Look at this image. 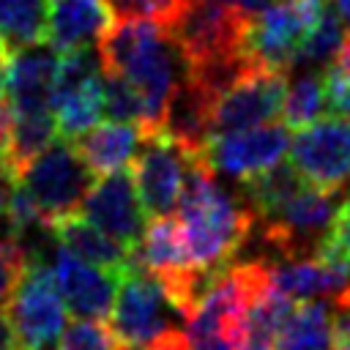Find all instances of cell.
<instances>
[{
	"label": "cell",
	"mask_w": 350,
	"mask_h": 350,
	"mask_svg": "<svg viewBox=\"0 0 350 350\" xmlns=\"http://www.w3.org/2000/svg\"><path fill=\"white\" fill-rule=\"evenodd\" d=\"M178 221L186 238L189 262L200 273L224 268L246 243L254 227V213L246 202L235 200L216 172L194 153L183 194L178 200Z\"/></svg>",
	"instance_id": "cell-2"
},
{
	"label": "cell",
	"mask_w": 350,
	"mask_h": 350,
	"mask_svg": "<svg viewBox=\"0 0 350 350\" xmlns=\"http://www.w3.org/2000/svg\"><path fill=\"white\" fill-rule=\"evenodd\" d=\"M109 314L120 347H145L186 325V312L175 304L164 282L137 260L120 273Z\"/></svg>",
	"instance_id": "cell-4"
},
{
	"label": "cell",
	"mask_w": 350,
	"mask_h": 350,
	"mask_svg": "<svg viewBox=\"0 0 350 350\" xmlns=\"http://www.w3.org/2000/svg\"><path fill=\"white\" fill-rule=\"evenodd\" d=\"M60 55L44 41L8 55L5 63V104L14 115H55L52 93Z\"/></svg>",
	"instance_id": "cell-14"
},
{
	"label": "cell",
	"mask_w": 350,
	"mask_h": 350,
	"mask_svg": "<svg viewBox=\"0 0 350 350\" xmlns=\"http://www.w3.org/2000/svg\"><path fill=\"white\" fill-rule=\"evenodd\" d=\"M142 134H145V129L137 123L109 120V123H96L93 129H88L85 134H79L71 142L93 175H107V172L123 170L134 161Z\"/></svg>",
	"instance_id": "cell-18"
},
{
	"label": "cell",
	"mask_w": 350,
	"mask_h": 350,
	"mask_svg": "<svg viewBox=\"0 0 350 350\" xmlns=\"http://www.w3.org/2000/svg\"><path fill=\"white\" fill-rule=\"evenodd\" d=\"M52 276L55 284L63 295L66 309L74 317H90V320H104L112 312V301L118 293V279L120 273L90 265L71 254L63 246L52 249Z\"/></svg>",
	"instance_id": "cell-15"
},
{
	"label": "cell",
	"mask_w": 350,
	"mask_h": 350,
	"mask_svg": "<svg viewBox=\"0 0 350 350\" xmlns=\"http://www.w3.org/2000/svg\"><path fill=\"white\" fill-rule=\"evenodd\" d=\"M336 194L339 191L317 189L304 180L287 200L257 219L262 221V241H268L282 260L314 254L334 221Z\"/></svg>",
	"instance_id": "cell-9"
},
{
	"label": "cell",
	"mask_w": 350,
	"mask_h": 350,
	"mask_svg": "<svg viewBox=\"0 0 350 350\" xmlns=\"http://www.w3.org/2000/svg\"><path fill=\"white\" fill-rule=\"evenodd\" d=\"M273 350H334L331 306L323 298H304L284 314Z\"/></svg>",
	"instance_id": "cell-21"
},
{
	"label": "cell",
	"mask_w": 350,
	"mask_h": 350,
	"mask_svg": "<svg viewBox=\"0 0 350 350\" xmlns=\"http://www.w3.org/2000/svg\"><path fill=\"white\" fill-rule=\"evenodd\" d=\"M279 3H284V0H279Z\"/></svg>",
	"instance_id": "cell-38"
},
{
	"label": "cell",
	"mask_w": 350,
	"mask_h": 350,
	"mask_svg": "<svg viewBox=\"0 0 350 350\" xmlns=\"http://www.w3.org/2000/svg\"><path fill=\"white\" fill-rule=\"evenodd\" d=\"M287 156L306 183L339 191L350 180V115L314 118L295 129Z\"/></svg>",
	"instance_id": "cell-11"
},
{
	"label": "cell",
	"mask_w": 350,
	"mask_h": 350,
	"mask_svg": "<svg viewBox=\"0 0 350 350\" xmlns=\"http://www.w3.org/2000/svg\"><path fill=\"white\" fill-rule=\"evenodd\" d=\"M49 232L57 246L68 249L71 254H77L90 265L123 273L134 262V254L126 252L118 241H112L101 227H96L82 211L57 216L55 221H49Z\"/></svg>",
	"instance_id": "cell-17"
},
{
	"label": "cell",
	"mask_w": 350,
	"mask_h": 350,
	"mask_svg": "<svg viewBox=\"0 0 350 350\" xmlns=\"http://www.w3.org/2000/svg\"><path fill=\"white\" fill-rule=\"evenodd\" d=\"M0 350H22L16 325H14V320L3 304H0Z\"/></svg>",
	"instance_id": "cell-33"
},
{
	"label": "cell",
	"mask_w": 350,
	"mask_h": 350,
	"mask_svg": "<svg viewBox=\"0 0 350 350\" xmlns=\"http://www.w3.org/2000/svg\"><path fill=\"white\" fill-rule=\"evenodd\" d=\"M16 186H19V170L11 161H0V241H8V243H16L11 216H8Z\"/></svg>",
	"instance_id": "cell-29"
},
{
	"label": "cell",
	"mask_w": 350,
	"mask_h": 350,
	"mask_svg": "<svg viewBox=\"0 0 350 350\" xmlns=\"http://www.w3.org/2000/svg\"><path fill=\"white\" fill-rule=\"evenodd\" d=\"M104 71L120 74L145 101L148 126L164 123V112L186 77V60L167 30L153 19H120L98 41Z\"/></svg>",
	"instance_id": "cell-1"
},
{
	"label": "cell",
	"mask_w": 350,
	"mask_h": 350,
	"mask_svg": "<svg viewBox=\"0 0 350 350\" xmlns=\"http://www.w3.org/2000/svg\"><path fill=\"white\" fill-rule=\"evenodd\" d=\"M347 197H350V186H347Z\"/></svg>",
	"instance_id": "cell-37"
},
{
	"label": "cell",
	"mask_w": 350,
	"mask_h": 350,
	"mask_svg": "<svg viewBox=\"0 0 350 350\" xmlns=\"http://www.w3.org/2000/svg\"><path fill=\"white\" fill-rule=\"evenodd\" d=\"M93 178L96 175L82 161L74 142L63 137H55L44 150L19 167V186L46 221L79 211Z\"/></svg>",
	"instance_id": "cell-6"
},
{
	"label": "cell",
	"mask_w": 350,
	"mask_h": 350,
	"mask_svg": "<svg viewBox=\"0 0 350 350\" xmlns=\"http://www.w3.org/2000/svg\"><path fill=\"white\" fill-rule=\"evenodd\" d=\"M271 287L265 260L227 262L197 295L183 334L191 350H238L252 304Z\"/></svg>",
	"instance_id": "cell-3"
},
{
	"label": "cell",
	"mask_w": 350,
	"mask_h": 350,
	"mask_svg": "<svg viewBox=\"0 0 350 350\" xmlns=\"http://www.w3.org/2000/svg\"><path fill=\"white\" fill-rule=\"evenodd\" d=\"M323 238L350 260V197L345 202H339V208L334 213V221H331V227Z\"/></svg>",
	"instance_id": "cell-32"
},
{
	"label": "cell",
	"mask_w": 350,
	"mask_h": 350,
	"mask_svg": "<svg viewBox=\"0 0 350 350\" xmlns=\"http://www.w3.org/2000/svg\"><path fill=\"white\" fill-rule=\"evenodd\" d=\"M194 153V148H189L164 126L145 129L139 150L134 156V183L150 219L172 216L183 194Z\"/></svg>",
	"instance_id": "cell-7"
},
{
	"label": "cell",
	"mask_w": 350,
	"mask_h": 350,
	"mask_svg": "<svg viewBox=\"0 0 350 350\" xmlns=\"http://www.w3.org/2000/svg\"><path fill=\"white\" fill-rule=\"evenodd\" d=\"M115 25V11L107 0H49L46 3V44L63 55L96 46Z\"/></svg>",
	"instance_id": "cell-16"
},
{
	"label": "cell",
	"mask_w": 350,
	"mask_h": 350,
	"mask_svg": "<svg viewBox=\"0 0 350 350\" xmlns=\"http://www.w3.org/2000/svg\"><path fill=\"white\" fill-rule=\"evenodd\" d=\"M46 3L49 0H0V44L8 55L46 41Z\"/></svg>",
	"instance_id": "cell-22"
},
{
	"label": "cell",
	"mask_w": 350,
	"mask_h": 350,
	"mask_svg": "<svg viewBox=\"0 0 350 350\" xmlns=\"http://www.w3.org/2000/svg\"><path fill=\"white\" fill-rule=\"evenodd\" d=\"M134 260L142 262L148 271H153L161 279L200 273L189 262V252H186V238H183L180 221L172 219V216H156L145 227Z\"/></svg>",
	"instance_id": "cell-19"
},
{
	"label": "cell",
	"mask_w": 350,
	"mask_h": 350,
	"mask_svg": "<svg viewBox=\"0 0 350 350\" xmlns=\"http://www.w3.org/2000/svg\"><path fill=\"white\" fill-rule=\"evenodd\" d=\"M22 350H52L66 328V304L46 260H25V268L5 301Z\"/></svg>",
	"instance_id": "cell-8"
},
{
	"label": "cell",
	"mask_w": 350,
	"mask_h": 350,
	"mask_svg": "<svg viewBox=\"0 0 350 350\" xmlns=\"http://www.w3.org/2000/svg\"><path fill=\"white\" fill-rule=\"evenodd\" d=\"M287 93H284V126L287 129H301L306 123H312L323 109H325V85H323V74L309 68L304 74H298L293 82H287Z\"/></svg>",
	"instance_id": "cell-24"
},
{
	"label": "cell",
	"mask_w": 350,
	"mask_h": 350,
	"mask_svg": "<svg viewBox=\"0 0 350 350\" xmlns=\"http://www.w3.org/2000/svg\"><path fill=\"white\" fill-rule=\"evenodd\" d=\"M5 63H8V52H5V46L0 44V71H5Z\"/></svg>",
	"instance_id": "cell-35"
},
{
	"label": "cell",
	"mask_w": 350,
	"mask_h": 350,
	"mask_svg": "<svg viewBox=\"0 0 350 350\" xmlns=\"http://www.w3.org/2000/svg\"><path fill=\"white\" fill-rule=\"evenodd\" d=\"M347 44V30L342 25V19L336 16L334 5L328 3L320 14V19L314 22V27L309 30V36L304 38L293 66H304V68H320L325 63H331L342 46Z\"/></svg>",
	"instance_id": "cell-23"
},
{
	"label": "cell",
	"mask_w": 350,
	"mask_h": 350,
	"mask_svg": "<svg viewBox=\"0 0 350 350\" xmlns=\"http://www.w3.org/2000/svg\"><path fill=\"white\" fill-rule=\"evenodd\" d=\"M109 8L120 16V19H153L161 25H172L175 16L183 11L186 0H107Z\"/></svg>",
	"instance_id": "cell-28"
},
{
	"label": "cell",
	"mask_w": 350,
	"mask_h": 350,
	"mask_svg": "<svg viewBox=\"0 0 350 350\" xmlns=\"http://www.w3.org/2000/svg\"><path fill=\"white\" fill-rule=\"evenodd\" d=\"M57 137L77 139L104 118V71L82 79L74 88L55 93L52 98Z\"/></svg>",
	"instance_id": "cell-20"
},
{
	"label": "cell",
	"mask_w": 350,
	"mask_h": 350,
	"mask_svg": "<svg viewBox=\"0 0 350 350\" xmlns=\"http://www.w3.org/2000/svg\"><path fill=\"white\" fill-rule=\"evenodd\" d=\"M55 350H120V345L112 328H107L101 320L79 317L63 328Z\"/></svg>",
	"instance_id": "cell-26"
},
{
	"label": "cell",
	"mask_w": 350,
	"mask_h": 350,
	"mask_svg": "<svg viewBox=\"0 0 350 350\" xmlns=\"http://www.w3.org/2000/svg\"><path fill=\"white\" fill-rule=\"evenodd\" d=\"M323 85L328 107L339 115H350V38L323 74Z\"/></svg>",
	"instance_id": "cell-27"
},
{
	"label": "cell",
	"mask_w": 350,
	"mask_h": 350,
	"mask_svg": "<svg viewBox=\"0 0 350 350\" xmlns=\"http://www.w3.org/2000/svg\"><path fill=\"white\" fill-rule=\"evenodd\" d=\"M22 268H25V252L16 243L0 241V304L8 301Z\"/></svg>",
	"instance_id": "cell-30"
},
{
	"label": "cell",
	"mask_w": 350,
	"mask_h": 350,
	"mask_svg": "<svg viewBox=\"0 0 350 350\" xmlns=\"http://www.w3.org/2000/svg\"><path fill=\"white\" fill-rule=\"evenodd\" d=\"M331 334H334V350H350V284L334 295Z\"/></svg>",
	"instance_id": "cell-31"
},
{
	"label": "cell",
	"mask_w": 350,
	"mask_h": 350,
	"mask_svg": "<svg viewBox=\"0 0 350 350\" xmlns=\"http://www.w3.org/2000/svg\"><path fill=\"white\" fill-rule=\"evenodd\" d=\"M290 148L287 126H252L241 131H227V134H213L200 145V159L221 175L246 180L257 172H265L276 167Z\"/></svg>",
	"instance_id": "cell-12"
},
{
	"label": "cell",
	"mask_w": 350,
	"mask_h": 350,
	"mask_svg": "<svg viewBox=\"0 0 350 350\" xmlns=\"http://www.w3.org/2000/svg\"><path fill=\"white\" fill-rule=\"evenodd\" d=\"M325 5L328 0H284L279 5H265L246 22L243 57L249 63L290 71Z\"/></svg>",
	"instance_id": "cell-10"
},
{
	"label": "cell",
	"mask_w": 350,
	"mask_h": 350,
	"mask_svg": "<svg viewBox=\"0 0 350 350\" xmlns=\"http://www.w3.org/2000/svg\"><path fill=\"white\" fill-rule=\"evenodd\" d=\"M5 98V71H0V101Z\"/></svg>",
	"instance_id": "cell-36"
},
{
	"label": "cell",
	"mask_w": 350,
	"mask_h": 350,
	"mask_svg": "<svg viewBox=\"0 0 350 350\" xmlns=\"http://www.w3.org/2000/svg\"><path fill=\"white\" fill-rule=\"evenodd\" d=\"M287 71L246 63L213 96L208 109V137L271 123L284 104ZM205 137V139H208Z\"/></svg>",
	"instance_id": "cell-5"
},
{
	"label": "cell",
	"mask_w": 350,
	"mask_h": 350,
	"mask_svg": "<svg viewBox=\"0 0 350 350\" xmlns=\"http://www.w3.org/2000/svg\"><path fill=\"white\" fill-rule=\"evenodd\" d=\"M104 115L109 120H126V123L150 129L145 101L120 74H112V71H104Z\"/></svg>",
	"instance_id": "cell-25"
},
{
	"label": "cell",
	"mask_w": 350,
	"mask_h": 350,
	"mask_svg": "<svg viewBox=\"0 0 350 350\" xmlns=\"http://www.w3.org/2000/svg\"><path fill=\"white\" fill-rule=\"evenodd\" d=\"M336 11L342 14V19H345V25L350 30V0H336Z\"/></svg>",
	"instance_id": "cell-34"
},
{
	"label": "cell",
	"mask_w": 350,
	"mask_h": 350,
	"mask_svg": "<svg viewBox=\"0 0 350 350\" xmlns=\"http://www.w3.org/2000/svg\"><path fill=\"white\" fill-rule=\"evenodd\" d=\"M79 211L101 227L112 241H118L126 252L137 254V246L145 232V208L137 194L134 172L115 170L107 175H96Z\"/></svg>",
	"instance_id": "cell-13"
}]
</instances>
